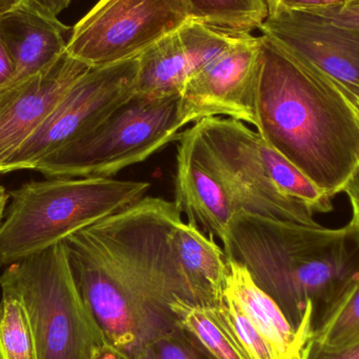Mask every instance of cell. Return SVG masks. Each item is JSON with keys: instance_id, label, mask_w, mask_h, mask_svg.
<instances>
[{"instance_id": "cell-25", "label": "cell", "mask_w": 359, "mask_h": 359, "mask_svg": "<svg viewBox=\"0 0 359 359\" xmlns=\"http://www.w3.org/2000/svg\"><path fill=\"white\" fill-rule=\"evenodd\" d=\"M268 13L274 11H308L320 10L331 6H344L358 0H265Z\"/></svg>"}, {"instance_id": "cell-20", "label": "cell", "mask_w": 359, "mask_h": 359, "mask_svg": "<svg viewBox=\"0 0 359 359\" xmlns=\"http://www.w3.org/2000/svg\"><path fill=\"white\" fill-rule=\"evenodd\" d=\"M261 151L272 181L283 194L307 205L314 213H327L332 210V198L307 175L267 144L264 139Z\"/></svg>"}, {"instance_id": "cell-30", "label": "cell", "mask_w": 359, "mask_h": 359, "mask_svg": "<svg viewBox=\"0 0 359 359\" xmlns=\"http://www.w3.org/2000/svg\"><path fill=\"white\" fill-rule=\"evenodd\" d=\"M92 359H130L123 352L113 347L109 344L104 343L95 349Z\"/></svg>"}, {"instance_id": "cell-33", "label": "cell", "mask_w": 359, "mask_h": 359, "mask_svg": "<svg viewBox=\"0 0 359 359\" xmlns=\"http://www.w3.org/2000/svg\"><path fill=\"white\" fill-rule=\"evenodd\" d=\"M8 198H10V194L4 189V186L0 185V223H1L4 213H6Z\"/></svg>"}, {"instance_id": "cell-15", "label": "cell", "mask_w": 359, "mask_h": 359, "mask_svg": "<svg viewBox=\"0 0 359 359\" xmlns=\"http://www.w3.org/2000/svg\"><path fill=\"white\" fill-rule=\"evenodd\" d=\"M69 31L56 15L32 0H19L4 12L0 16V38L15 65L14 77L6 86L54 65L67 50Z\"/></svg>"}, {"instance_id": "cell-2", "label": "cell", "mask_w": 359, "mask_h": 359, "mask_svg": "<svg viewBox=\"0 0 359 359\" xmlns=\"http://www.w3.org/2000/svg\"><path fill=\"white\" fill-rule=\"evenodd\" d=\"M255 130L331 198L359 163V118L326 74L262 35Z\"/></svg>"}, {"instance_id": "cell-35", "label": "cell", "mask_w": 359, "mask_h": 359, "mask_svg": "<svg viewBox=\"0 0 359 359\" xmlns=\"http://www.w3.org/2000/svg\"><path fill=\"white\" fill-rule=\"evenodd\" d=\"M353 4H359V0H358V1H353Z\"/></svg>"}, {"instance_id": "cell-34", "label": "cell", "mask_w": 359, "mask_h": 359, "mask_svg": "<svg viewBox=\"0 0 359 359\" xmlns=\"http://www.w3.org/2000/svg\"><path fill=\"white\" fill-rule=\"evenodd\" d=\"M18 1L19 0H0V16L6 11L10 10Z\"/></svg>"}, {"instance_id": "cell-9", "label": "cell", "mask_w": 359, "mask_h": 359, "mask_svg": "<svg viewBox=\"0 0 359 359\" xmlns=\"http://www.w3.org/2000/svg\"><path fill=\"white\" fill-rule=\"evenodd\" d=\"M138 69V57L88 69L8 160L1 175L35 170L44 158L96 128L134 95Z\"/></svg>"}, {"instance_id": "cell-5", "label": "cell", "mask_w": 359, "mask_h": 359, "mask_svg": "<svg viewBox=\"0 0 359 359\" xmlns=\"http://www.w3.org/2000/svg\"><path fill=\"white\" fill-rule=\"evenodd\" d=\"M0 288L25 305L36 359H92L107 343L78 290L65 242L8 265Z\"/></svg>"}, {"instance_id": "cell-17", "label": "cell", "mask_w": 359, "mask_h": 359, "mask_svg": "<svg viewBox=\"0 0 359 359\" xmlns=\"http://www.w3.org/2000/svg\"><path fill=\"white\" fill-rule=\"evenodd\" d=\"M172 244L196 305L215 307L223 299L227 257L215 238L182 219L172 230Z\"/></svg>"}, {"instance_id": "cell-19", "label": "cell", "mask_w": 359, "mask_h": 359, "mask_svg": "<svg viewBox=\"0 0 359 359\" xmlns=\"http://www.w3.org/2000/svg\"><path fill=\"white\" fill-rule=\"evenodd\" d=\"M192 19L227 33H251L268 16L265 0H187Z\"/></svg>"}, {"instance_id": "cell-1", "label": "cell", "mask_w": 359, "mask_h": 359, "mask_svg": "<svg viewBox=\"0 0 359 359\" xmlns=\"http://www.w3.org/2000/svg\"><path fill=\"white\" fill-rule=\"evenodd\" d=\"M183 219L174 202L145 196L65 238L80 295L105 341L130 359L179 326L170 304L196 303L172 233Z\"/></svg>"}, {"instance_id": "cell-4", "label": "cell", "mask_w": 359, "mask_h": 359, "mask_svg": "<svg viewBox=\"0 0 359 359\" xmlns=\"http://www.w3.org/2000/svg\"><path fill=\"white\" fill-rule=\"evenodd\" d=\"M8 192L0 223V265L41 252L72 234L145 198L149 182L115 178H48Z\"/></svg>"}, {"instance_id": "cell-11", "label": "cell", "mask_w": 359, "mask_h": 359, "mask_svg": "<svg viewBox=\"0 0 359 359\" xmlns=\"http://www.w3.org/2000/svg\"><path fill=\"white\" fill-rule=\"evenodd\" d=\"M259 29L337 83L359 88V29L313 13L280 10L268 13Z\"/></svg>"}, {"instance_id": "cell-6", "label": "cell", "mask_w": 359, "mask_h": 359, "mask_svg": "<svg viewBox=\"0 0 359 359\" xmlns=\"http://www.w3.org/2000/svg\"><path fill=\"white\" fill-rule=\"evenodd\" d=\"M185 126L180 95H133L96 128L44 158L35 170L46 178H114L177 140Z\"/></svg>"}, {"instance_id": "cell-31", "label": "cell", "mask_w": 359, "mask_h": 359, "mask_svg": "<svg viewBox=\"0 0 359 359\" xmlns=\"http://www.w3.org/2000/svg\"><path fill=\"white\" fill-rule=\"evenodd\" d=\"M32 1L58 16V14L69 6L72 0H32Z\"/></svg>"}, {"instance_id": "cell-23", "label": "cell", "mask_w": 359, "mask_h": 359, "mask_svg": "<svg viewBox=\"0 0 359 359\" xmlns=\"http://www.w3.org/2000/svg\"><path fill=\"white\" fill-rule=\"evenodd\" d=\"M211 308L215 309L248 359H278L233 295L225 290L223 299L215 307Z\"/></svg>"}, {"instance_id": "cell-12", "label": "cell", "mask_w": 359, "mask_h": 359, "mask_svg": "<svg viewBox=\"0 0 359 359\" xmlns=\"http://www.w3.org/2000/svg\"><path fill=\"white\" fill-rule=\"evenodd\" d=\"M236 34L219 31L191 19L138 57L134 95L181 94L188 80L223 52Z\"/></svg>"}, {"instance_id": "cell-26", "label": "cell", "mask_w": 359, "mask_h": 359, "mask_svg": "<svg viewBox=\"0 0 359 359\" xmlns=\"http://www.w3.org/2000/svg\"><path fill=\"white\" fill-rule=\"evenodd\" d=\"M313 13L326 20L348 27L359 29V4H344V6H331V8H320V10L308 11Z\"/></svg>"}, {"instance_id": "cell-3", "label": "cell", "mask_w": 359, "mask_h": 359, "mask_svg": "<svg viewBox=\"0 0 359 359\" xmlns=\"http://www.w3.org/2000/svg\"><path fill=\"white\" fill-rule=\"evenodd\" d=\"M349 228L285 223L246 212L230 221L226 257L242 264L291 326L313 341L333 304L359 270Z\"/></svg>"}, {"instance_id": "cell-29", "label": "cell", "mask_w": 359, "mask_h": 359, "mask_svg": "<svg viewBox=\"0 0 359 359\" xmlns=\"http://www.w3.org/2000/svg\"><path fill=\"white\" fill-rule=\"evenodd\" d=\"M15 65L0 38V90L4 88L14 77Z\"/></svg>"}, {"instance_id": "cell-13", "label": "cell", "mask_w": 359, "mask_h": 359, "mask_svg": "<svg viewBox=\"0 0 359 359\" xmlns=\"http://www.w3.org/2000/svg\"><path fill=\"white\" fill-rule=\"evenodd\" d=\"M90 69L65 52L48 69L0 90V175L8 160Z\"/></svg>"}, {"instance_id": "cell-10", "label": "cell", "mask_w": 359, "mask_h": 359, "mask_svg": "<svg viewBox=\"0 0 359 359\" xmlns=\"http://www.w3.org/2000/svg\"><path fill=\"white\" fill-rule=\"evenodd\" d=\"M262 38L236 33L231 43L194 74L180 94V113L186 126L223 117L257 126V83Z\"/></svg>"}, {"instance_id": "cell-24", "label": "cell", "mask_w": 359, "mask_h": 359, "mask_svg": "<svg viewBox=\"0 0 359 359\" xmlns=\"http://www.w3.org/2000/svg\"><path fill=\"white\" fill-rule=\"evenodd\" d=\"M132 359H212L180 326L142 346Z\"/></svg>"}, {"instance_id": "cell-32", "label": "cell", "mask_w": 359, "mask_h": 359, "mask_svg": "<svg viewBox=\"0 0 359 359\" xmlns=\"http://www.w3.org/2000/svg\"><path fill=\"white\" fill-rule=\"evenodd\" d=\"M333 81H334V80H333ZM334 83L337 84V88L341 90V92L347 97L348 100L350 101L352 107L355 109L356 114H358L359 118V88L343 86V84L337 83V82L335 81Z\"/></svg>"}, {"instance_id": "cell-14", "label": "cell", "mask_w": 359, "mask_h": 359, "mask_svg": "<svg viewBox=\"0 0 359 359\" xmlns=\"http://www.w3.org/2000/svg\"><path fill=\"white\" fill-rule=\"evenodd\" d=\"M177 140L175 205L187 223L224 244L233 215L227 194L201 153L194 126Z\"/></svg>"}, {"instance_id": "cell-27", "label": "cell", "mask_w": 359, "mask_h": 359, "mask_svg": "<svg viewBox=\"0 0 359 359\" xmlns=\"http://www.w3.org/2000/svg\"><path fill=\"white\" fill-rule=\"evenodd\" d=\"M341 192L347 194L351 204L352 217L347 226L352 238L359 246V163L346 182Z\"/></svg>"}, {"instance_id": "cell-18", "label": "cell", "mask_w": 359, "mask_h": 359, "mask_svg": "<svg viewBox=\"0 0 359 359\" xmlns=\"http://www.w3.org/2000/svg\"><path fill=\"white\" fill-rule=\"evenodd\" d=\"M177 323L212 359H248L215 309L177 299L170 304Z\"/></svg>"}, {"instance_id": "cell-7", "label": "cell", "mask_w": 359, "mask_h": 359, "mask_svg": "<svg viewBox=\"0 0 359 359\" xmlns=\"http://www.w3.org/2000/svg\"><path fill=\"white\" fill-rule=\"evenodd\" d=\"M205 161L223 185L232 211L308 227L320 226L314 211L283 194L262 156L263 138L244 122L206 118L194 124Z\"/></svg>"}, {"instance_id": "cell-16", "label": "cell", "mask_w": 359, "mask_h": 359, "mask_svg": "<svg viewBox=\"0 0 359 359\" xmlns=\"http://www.w3.org/2000/svg\"><path fill=\"white\" fill-rule=\"evenodd\" d=\"M227 266L225 290L236 297L276 358L307 359L311 339L291 326L278 304L255 284L242 264L227 257Z\"/></svg>"}, {"instance_id": "cell-8", "label": "cell", "mask_w": 359, "mask_h": 359, "mask_svg": "<svg viewBox=\"0 0 359 359\" xmlns=\"http://www.w3.org/2000/svg\"><path fill=\"white\" fill-rule=\"evenodd\" d=\"M191 19L187 0H100L73 27L65 52L90 67L123 62Z\"/></svg>"}, {"instance_id": "cell-22", "label": "cell", "mask_w": 359, "mask_h": 359, "mask_svg": "<svg viewBox=\"0 0 359 359\" xmlns=\"http://www.w3.org/2000/svg\"><path fill=\"white\" fill-rule=\"evenodd\" d=\"M0 359H36L33 331L27 309L18 295L1 289Z\"/></svg>"}, {"instance_id": "cell-28", "label": "cell", "mask_w": 359, "mask_h": 359, "mask_svg": "<svg viewBox=\"0 0 359 359\" xmlns=\"http://www.w3.org/2000/svg\"><path fill=\"white\" fill-rule=\"evenodd\" d=\"M307 359H359V339L337 349H325L312 343Z\"/></svg>"}, {"instance_id": "cell-21", "label": "cell", "mask_w": 359, "mask_h": 359, "mask_svg": "<svg viewBox=\"0 0 359 359\" xmlns=\"http://www.w3.org/2000/svg\"><path fill=\"white\" fill-rule=\"evenodd\" d=\"M359 339V270L346 285L320 328L314 345L325 349L344 347Z\"/></svg>"}]
</instances>
